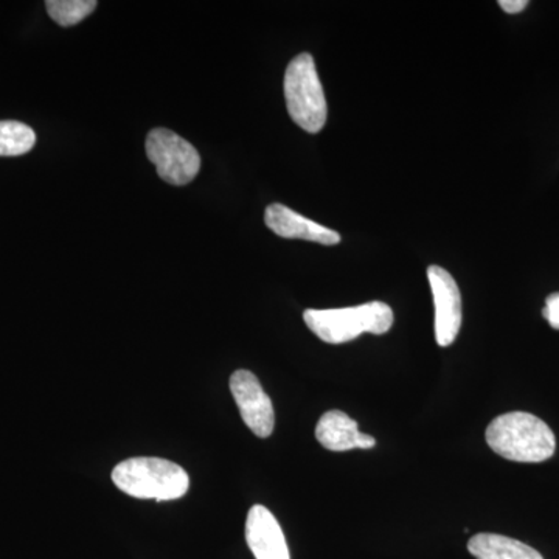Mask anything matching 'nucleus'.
<instances>
[{"label":"nucleus","mask_w":559,"mask_h":559,"mask_svg":"<svg viewBox=\"0 0 559 559\" xmlns=\"http://www.w3.org/2000/svg\"><path fill=\"white\" fill-rule=\"evenodd\" d=\"M246 540L255 559H290L278 521L266 507L253 506L246 520Z\"/></svg>","instance_id":"nucleus-9"},{"label":"nucleus","mask_w":559,"mask_h":559,"mask_svg":"<svg viewBox=\"0 0 559 559\" xmlns=\"http://www.w3.org/2000/svg\"><path fill=\"white\" fill-rule=\"evenodd\" d=\"M36 143L35 131L22 121H0V157L27 154Z\"/></svg>","instance_id":"nucleus-12"},{"label":"nucleus","mask_w":559,"mask_h":559,"mask_svg":"<svg viewBox=\"0 0 559 559\" xmlns=\"http://www.w3.org/2000/svg\"><path fill=\"white\" fill-rule=\"evenodd\" d=\"M116 487L135 499L167 502L183 498L189 491L190 477L170 460L135 457L124 460L112 471Z\"/></svg>","instance_id":"nucleus-2"},{"label":"nucleus","mask_w":559,"mask_h":559,"mask_svg":"<svg viewBox=\"0 0 559 559\" xmlns=\"http://www.w3.org/2000/svg\"><path fill=\"white\" fill-rule=\"evenodd\" d=\"M469 554L476 559H544L527 544L495 533H479L468 543Z\"/></svg>","instance_id":"nucleus-11"},{"label":"nucleus","mask_w":559,"mask_h":559,"mask_svg":"<svg viewBox=\"0 0 559 559\" xmlns=\"http://www.w3.org/2000/svg\"><path fill=\"white\" fill-rule=\"evenodd\" d=\"M428 280L436 305V340L440 347H450L462 329V296L454 277L440 266H429Z\"/></svg>","instance_id":"nucleus-7"},{"label":"nucleus","mask_w":559,"mask_h":559,"mask_svg":"<svg viewBox=\"0 0 559 559\" xmlns=\"http://www.w3.org/2000/svg\"><path fill=\"white\" fill-rule=\"evenodd\" d=\"M543 316L550 323L551 329L559 330V293L550 294L547 297Z\"/></svg>","instance_id":"nucleus-14"},{"label":"nucleus","mask_w":559,"mask_h":559,"mask_svg":"<svg viewBox=\"0 0 559 559\" xmlns=\"http://www.w3.org/2000/svg\"><path fill=\"white\" fill-rule=\"evenodd\" d=\"M528 5L527 0H499V7L506 13L518 14Z\"/></svg>","instance_id":"nucleus-15"},{"label":"nucleus","mask_w":559,"mask_h":559,"mask_svg":"<svg viewBox=\"0 0 559 559\" xmlns=\"http://www.w3.org/2000/svg\"><path fill=\"white\" fill-rule=\"evenodd\" d=\"M47 13L61 27H72L86 20L97 9L95 0H49Z\"/></svg>","instance_id":"nucleus-13"},{"label":"nucleus","mask_w":559,"mask_h":559,"mask_svg":"<svg viewBox=\"0 0 559 559\" xmlns=\"http://www.w3.org/2000/svg\"><path fill=\"white\" fill-rule=\"evenodd\" d=\"M308 329L326 344H345L360 334H385L393 325V311L384 301H369L340 310H307Z\"/></svg>","instance_id":"nucleus-3"},{"label":"nucleus","mask_w":559,"mask_h":559,"mask_svg":"<svg viewBox=\"0 0 559 559\" xmlns=\"http://www.w3.org/2000/svg\"><path fill=\"white\" fill-rule=\"evenodd\" d=\"M316 439L325 450L334 452L370 450L377 444L373 437L360 432L355 419L341 411H330L320 417Z\"/></svg>","instance_id":"nucleus-10"},{"label":"nucleus","mask_w":559,"mask_h":559,"mask_svg":"<svg viewBox=\"0 0 559 559\" xmlns=\"http://www.w3.org/2000/svg\"><path fill=\"white\" fill-rule=\"evenodd\" d=\"M146 156L156 165L157 175L171 186H187L201 170V157L197 148L165 128H156L146 138Z\"/></svg>","instance_id":"nucleus-5"},{"label":"nucleus","mask_w":559,"mask_h":559,"mask_svg":"<svg viewBox=\"0 0 559 559\" xmlns=\"http://www.w3.org/2000/svg\"><path fill=\"white\" fill-rule=\"evenodd\" d=\"M283 87L294 123L311 134L322 131L329 117V106L310 53H301L289 62Z\"/></svg>","instance_id":"nucleus-4"},{"label":"nucleus","mask_w":559,"mask_h":559,"mask_svg":"<svg viewBox=\"0 0 559 559\" xmlns=\"http://www.w3.org/2000/svg\"><path fill=\"white\" fill-rule=\"evenodd\" d=\"M230 392L246 426L260 439H267L274 432V406L255 374L248 370L235 371L230 377Z\"/></svg>","instance_id":"nucleus-6"},{"label":"nucleus","mask_w":559,"mask_h":559,"mask_svg":"<svg viewBox=\"0 0 559 559\" xmlns=\"http://www.w3.org/2000/svg\"><path fill=\"white\" fill-rule=\"evenodd\" d=\"M487 443L500 457L511 462H546L557 450L554 430L527 412H510L492 419Z\"/></svg>","instance_id":"nucleus-1"},{"label":"nucleus","mask_w":559,"mask_h":559,"mask_svg":"<svg viewBox=\"0 0 559 559\" xmlns=\"http://www.w3.org/2000/svg\"><path fill=\"white\" fill-rule=\"evenodd\" d=\"M264 223L275 235L288 240L319 242L323 246L340 245L341 235L329 227L320 226L314 221L305 218L283 204L267 205Z\"/></svg>","instance_id":"nucleus-8"}]
</instances>
